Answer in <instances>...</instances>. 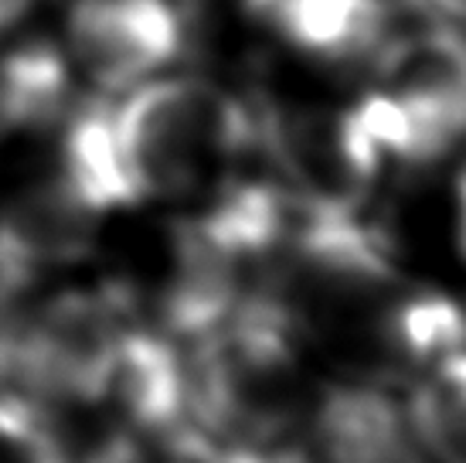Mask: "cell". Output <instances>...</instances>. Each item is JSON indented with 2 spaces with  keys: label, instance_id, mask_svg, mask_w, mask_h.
<instances>
[{
  "label": "cell",
  "instance_id": "2",
  "mask_svg": "<svg viewBox=\"0 0 466 463\" xmlns=\"http://www.w3.org/2000/svg\"><path fill=\"white\" fill-rule=\"evenodd\" d=\"M375 86L412 119L432 164L466 140V27L429 17L422 27H395L368 62Z\"/></svg>",
  "mask_w": 466,
  "mask_h": 463
},
{
  "label": "cell",
  "instance_id": "7",
  "mask_svg": "<svg viewBox=\"0 0 466 463\" xmlns=\"http://www.w3.org/2000/svg\"><path fill=\"white\" fill-rule=\"evenodd\" d=\"M76 106L72 65L48 41H27L0 55V129L41 133L58 127Z\"/></svg>",
  "mask_w": 466,
  "mask_h": 463
},
{
  "label": "cell",
  "instance_id": "4",
  "mask_svg": "<svg viewBox=\"0 0 466 463\" xmlns=\"http://www.w3.org/2000/svg\"><path fill=\"white\" fill-rule=\"evenodd\" d=\"M307 443L317 463H429L409 406L378 382H334L307 406Z\"/></svg>",
  "mask_w": 466,
  "mask_h": 463
},
{
  "label": "cell",
  "instance_id": "1",
  "mask_svg": "<svg viewBox=\"0 0 466 463\" xmlns=\"http://www.w3.org/2000/svg\"><path fill=\"white\" fill-rule=\"evenodd\" d=\"M113 133L137 205L215 191L259 140L246 106L191 76H154L127 89L113 106Z\"/></svg>",
  "mask_w": 466,
  "mask_h": 463
},
{
  "label": "cell",
  "instance_id": "6",
  "mask_svg": "<svg viewBox=\"0 0 466 463\" xmlns=\"http://www.w3.org/2000/svg\"><path fill=\"white\" fill-rule=\"evenodd\" d=\"M52 168L68 184V191L99 219L137 205L113 133V103L106 99H89L68 109V116L58 123Z\"/></svg>",
  "mask_w": 466,
  "mask_h": 463
},
{
  "label": "cell",
  "instance_id": "10",
  "mask_svg": "<svg viewBox=\"0 0 466 463\" xmlns=\"http://www.w3.org/2000/svg\"><path fill=\"white\" fill-rule=\"evenodd\" d=\"M35 7V0H0V35L25 21Z\"/></svg>",
  "mask_w": 466,
  "mask_h": 463
},
{
  "label": "cell",
  "instance_id": "9",
  "mask_svg": "<svg viewBox=\"0 0 466 463\" xmlns=\"http://www.w3.org/2000/svg\"><path fill=\"white\" fill-rule=\"evenodd\" d=\"M218 463H310L297 447H225Z\"/></svg>",
  "mask_w": 466,
  "mask_h": 463
},
{
  "label": "cell",
  "instance_id": "3",
  "mask_svg": "<svg viewBox=\"0 0 466 463\" xmlns=\"http://www.w3.org/2000/svg\"><path fill=\"white\" fill-rule=\"evenodd\" d=\"M187 45V17L174 0H72L66 58L96 89L127 92L164 72Z\"/></svg>",
  "mask_w": 466,
  "mask_h": 463
},
{
  "label": "cell",
  "instance_id": "8",
  "mask_svg": "<svg viewBox=\"0 0 466 463\" xmlns=\"http://www.w3.org/2000/svg\"><path fill=\"white\" fill-rule=\"evenodd\" d=\"M409 399V416L429 457L466 463V347L442 355L426 368Z\"/></svg>",
  "mask_w": 466,
  "mask_h": 463
},
{
  "label": "cell",
  "instance_id": "11",
  "mask_svg": "<svg viewBox=\"0 0 466 463\" xmlns=\"http://www.w3.org/2000/svg\"><path fill=\"white\" fill-rule=\"evenodd\" d=\"M456 242H460V252L466 256V174L460 178V188H456Z\"/></svg>",
  "mask_w": 466,
  "mask_h": 463
},
{
  "label": "cell",
  "instance_id": "5",
  "mask_svg": "<svg viewBox=\"0 0 466 463\" xmlns=\"http://www.w3.org/2000/svg\"><path fill=\"white\" fill-rule=\"evenodd\" d=\"M246 11L283 48L324 65H368L399 27L391 0H246Z\"/></svg>",
  "mask_w": 466,
  "mask_h": 463
}]
</instances>
